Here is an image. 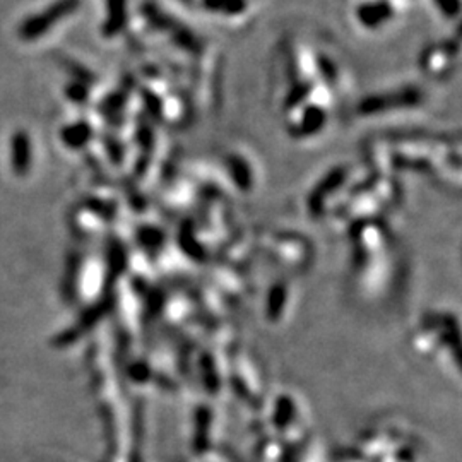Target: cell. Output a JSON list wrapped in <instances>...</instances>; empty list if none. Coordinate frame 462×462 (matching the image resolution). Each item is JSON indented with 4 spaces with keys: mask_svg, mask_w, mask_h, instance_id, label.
<instances>
[{
    "mask_svg": "<svg viewBox=\"0 0 462 462\" xmlns=\"http://www.w3.org/2000/svg\"><path fill=\"white\" fill-rule=\"evenodd\" d=\"M93 137V127L89 125L86 120H79V122L71 123V125L63 127L60 132V139L62 143L71 149H81L91 140Z\"/></svg>",
    "mask_w": 462,
    "mask_h": 462,
    "instance_id": "obj_3",
    "label": "cell"
},
{
    "mask_svg": "<svg viewBox=\"0 0 462 462\" xmlns=\"http://www.w3.org/2000/svg\"><path fill=\"white\" fill-rule=\"evenodd\" d=\"M33 165L31 137L28 132L17 130L11 139V166L17 177L29 173Z\"/></svg>",
    "mask_w": 462,
    "mask_h": 462,
    "instance_id": "obj_2",
    "label": "cell"
},
{
    "mask_svg": "<svg viewBox=\"0 0 462 462\" xmlns=\"http://www.w3.org/2000/svg\"><path fill=\"white\" fill-rule=\"evenodd\" d=\"M66 94L68 96V100L76 103V105H86V103H88L89 91H88V86L83 83H77L76 81V83L68 84L66 88Z\"/></svg>",
    "mask_w": 462,
    "mask_h": 462,
    "instance_id": "obj_4",
    "label": "cell"
},
{
    "mask_svg": "<svg viewBox=\"0 0 462 462\" xmlns=\"http://www.w3.org/2000/svg\"><path fill=\"white\" fill-rule=\"evenodd\" d=\"M77 6H79V0H57V2L46 7L45 11H41L40 14H33L23 21L17 28V34L24 41L38 40L43 34L48 33L55 24H58L60 21L71 16Z\"/></svg>",
    "mask_w": 462,
    "mask_h": 462,
    "instance_id": "obj_1",
    "label": "cell"
}]
</instances>
